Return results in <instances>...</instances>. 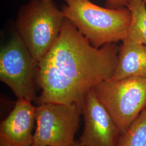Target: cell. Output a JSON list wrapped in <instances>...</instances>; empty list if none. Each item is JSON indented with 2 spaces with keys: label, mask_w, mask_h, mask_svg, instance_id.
Instances as JSON below:
<instances>
[{
  "label": "cell",
  "mask_w": 146,
  "mask_h": 146,
  "mask_svg": "<svg viewBox=\"0 0 146 146\" xmlns=\"http://www.w3.org/2000/svg\"><path fill=\"white\" fill-rule=\"evenodd\" d=\"M120 47L115 43L93 47L66 19L57 41L39 62L41 93L36 103L75 104L82 108L91 89L113 78Z\"/></svg>",
  "instance_id": "1"
},
{
  "label": "cell",
  "mask_w": 146,
  "mask_h": 146,
  "mask_svg": "<svg viewBox=\"0 0 146 146\" xmlns=\"http://www.w3.org/2000/svg\"><path fill=\"white\" fill-rule=\"evenodd\" d=\"M63 15L95 48L123 41L131 25V11L102 8L89 0H64Z\"/></svg>",
  "instance_id": "2"
},
{
  "label": "cell",
  "mask_w": 146,
  "mask_h": 146,
  "mask_svg": "<svg viewBox=\"0 0 146 146\" xmlns=\"http://www.w3.org/2000/svg\"><path fill=\"white\" fill-rule=\"evenodd\" d=\"M65 19L53 1L31 0L20 8L16 31L37 62L45 57L57 41Z\"/></svg>",
  "instance_id": "3"
},
{
  "label": "cell",
  "mask_w": 146,
  "mask_h": 146,
  "mask_svg": "<svg viewBox=\"0 0 146 146\" xmlns=\"http://www.w3.org/2000/svg\"><path fill=\"white\" fill-rule=\"evenodd\" d=\"M40 65L16 31L0 52V80L17 99L36 102L40 84Z\"/></svg>",
  "instance_id": "4"
},
{
  "label": "cell",
  "mask_w": 146,
  "mask_h": 146,
  "mask_svg": "<svg viewBox=\"0 0 146 146\" xmlns=\"http://www.w3.org/2000/svg\"><path fill=\"white\" fill-rule=\"evenodd\" d=\"M93 89L121 133L125 131L146 110V78L110 79L101 82Z\"/></svg>",
  "instance_id": "5"
},
{
  "label": "cell",
  "mask_w": 146,
  "mask_h": 146,
  "mask_svg": "<svg viewBox=\"0 0 146 146\" xmlns=\"http://www.w3.org/2000/svg\"><path fill=\"white\" fill-rule=\"evenodd\" d=\"M82 108L78 105L46 102L35 110L36 128L31 146H68L75 142Z\"/></svg>",
  "instance_id": "6"
},
{
  "label": "cell",
  "mask_w": 146,
  "mask_h": 146,
  "mask_svg": "<svg viewBox=\"0 0 146 146\" xmlns=\"http://www.w3.org/2000/svg\"><path fill=\"white\" fill-rule=\"evenodd\" d=\"M84 127L80 142L84 146H116L121 131L95 93L87 94L82 108Z\"/></svg>",
  "instance_id": "7"
},
{
  "label": "cell",
  "mask_w": 146,
  "mask_h": 146,
  "mask_svg": "<svg viewBox=\"0 0 146 146\" xmlns=\"http://www.w3.org/2000/svg\"><path fill=\"white\" fill-rule=\"evenodd\" d=\"M18 99L10 114L0 124V146H31L36 107Z\"/></svg>",
  "instance_id": "8"
},
{
  "label": "cell",
  "mask_w": 146,
  "mask_h": 146,
  "mask_svg": "<svg viewBox=\"0 0 146 146\" xmlns=\"http://www.w3.org/2000/svg\"><path fill=\"white\" fill-rule=\"evenodd\" d=\"M130 77L146 78V46L122 41L118 55V63L111 79Z\"/></svg>",
  "instance_id": "9"
},
{
  "label": "cell",
  "mask_w": 146,
  "mask_h": 146,
  "mask_svg": "<svg viewBox=\"0 0 146 146\" xmlns=\"http://www.w3.org/2000/svg\"><path fill=\"white\" fill-rule=\"evenodd\" d=\"M127 7L131 11V20L124 40L146 46V3L142 0H129Z\"/></svg>",
  "instance_id": "10"
},
{
  "label": "cell",
  "mask_w": 146,
  "mask_h": 146,
  "mask_svg": "<svg viewBox=\"0 0 146 146\" xmlns=\"http://www.w3.org/2000/svg\"><path fill=\"white\" fill-rule=\"evenodd\" d=\"M116 146H146V110L121 134Z\"/></svg>",
  "instance_id": "11"
},
{
  "label": "cell",
  "mask_w": 146,
  "mask_h": 146,
  "mask_svg": "<svg viewBox=\"0 0 146 146\" xmlns=\"http://www.w3.org/2000/svg\"><path fill=\"white\" fill-rule=\"evenodd\" d=\"M107 8L119 9L127 7L129 0H105Z\"/></svg>",
  "instance_id": "12"
},
{
  "label": "cell",
  "mask_w": 146,
  "mask_h": 146,
  "mask_svg": "<svg viewBox=\"0 0 146 146\" xmlns=\"http://www.w3.org/2000/svg\"><path fill=\"white\" fill-rule=\"evenodd\" d=\"M68 146H84L79 140H75L72 145Z\"/></svg>",
  "instance_id": "13"
},
{
  "label": "cell",
  "mask_w": 146,
  "mask_h": 146,
  "mask_svg": "<svg viewBox=\"0 0 146 146\" xmlns=\"http://www.w3.org/2000/svg\"><path fill=\"white\" fill-rule=\"evenodd\" d=\"M44 1H47V2H52V0H44Z\"/></svg>",
  "instance_id": "14"
},
{
  "label": "cell",
  "mask_w": 146,
  "mask_h": 146,
  "mask_svg": "<svg viewBox=\"0 0 146 146\" xmlns=\"http://www.w3.org/2000/svg\"><path fill=\"white\" fill-rule=\"evenodd\" d=\"M142 1H143V2H145V3L146 4V0H142Z\"/></svg>",
  "instance_id": "15"
}]
</instances>
